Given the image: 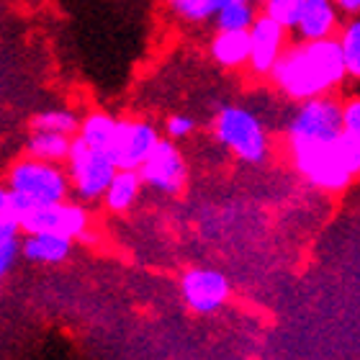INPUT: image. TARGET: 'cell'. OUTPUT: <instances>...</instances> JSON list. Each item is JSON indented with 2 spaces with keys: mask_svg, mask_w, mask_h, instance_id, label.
<instances>
[{
  "mask_svg": "<svg viewBox=\"0 0 360 360\" xmlns=\"http://www.w3.org/2000/svg\"><path fill=\"white\" fill-rule=\"evenodd\" d=\"M340 8L335 0H307L301 21L296 26L299 41H319V39H335L340 29Z\"/></svg>",
  "mask_w": 360,
  "mask_h": 360,
  "instance_id": "7c38bea8",
  "label": "cell"
},
{
  "mask_svg": "<svg viewBox=\"0 0 360 360\" xmlns=\"http://www.w3.org/2000/svg\"><path fill=\"white\" fill-rule=\"evenodd\" d=\"M34 209V203L26 198V195L15 193L11 188H3L0 191V221H11V224H23L26 214Z\"/></svg>",
  "mask_w": 360,
  "mask_h": 360,
  "instance_id": "cb8c5ba5",
  "label": "cell"
},
{
  "mask_svg": "<svg viewBox=\"0 0 360 360\" xmlns=\"http://www.w3.org/2000/svg\"><path fill=\"white\" fill-rule=\"evenodd\" d=\"M345 77L350 75L338 37L319 41H296L285 46L283 57L270 72L273 85L296 103L332 96V90L345 83Z\"/></svg>",
  "mask_w": 360,
  "mask_h": 360,
  "instance_id": "6da1fadb",
  "label": "cell"
},
{
  "mask_svg": "<svg viewBox=\"0 0 360 360\" xmlns=\"http://www.w3.org/2000/svg\"><path fill=\"white\" fill-rule=\"evenodd\" d=\"M90 217L83 203H49L34 206L23 219V234H60L68 240H88Z\"/></svg>",
  "mask_w": 360,
  "mask_h": 360,
  "instance_id": "52a82bcc",
  "label": "cell"
},
{
  "mask_svg": "<svg viewBox=\"0 0 360 360\" xmlns=\"http://www.w3.org/2000/svg\"><path fill=\"white\" fill-rule=\"evenodd\" d=\"M72 242L60 234H23L21 255L37 265H60L72 252Z\"/></svg>",
  "mask_w": 360,
  "mask_h": 360,
  "instance_id": "4fadbf2b",
  "label": "cell"
},
{
  "mask_svg": "<svg viewBox=\"0 0 360 360\" xmlns=\"http://www.w3.org/2000/svg\"><path fill=\"white\" fill-rule=\"evenodd\" d=\"M307 0H263V15L281 23L285 31H296Z\"/></svg>",
  "mask_w": 360,
  "mask_h": 360,
  "instance_id": "603a6c76",
  "label": "cell"
},
{
  "mask_svg": "<svg viewBox=\"0 0 360 360\" xmlns=\"http://www.w3.org/2000/svg\"><path fill=\"white\" fill-rule=\"evenodd\" d=\"M72 139L75 136L52 134V131H31V136L26 139V155L34 160H44V162L62 165V162L70 160Z\"/></svg>",
  "mask_w": 360,
  "mask_h": 360,
  "instance_id": "2e32d148",
  "label": "cell"
},
{
  "mask_svg": "<svg viewBox=\"0 0 360 360\" xmlns=\"http://www.w3.org/2000/svg\"><path fill=\"white\" fill-rule=\"evenodd\" d=\"M335 6H338L342 13L353 15V18L360 15V0H335Z\"/></svg>",
  "mask_w": 360,
  "mask_h": 360,
  "instance_id": "4316f807",
  "label": "cell"
},
{
  "mask_svg": "<svg viewBox=\"0 0 360 360\" xmlns=\"http://www.w3.org/2000/svg\"><path fill=\"white\" fill-rule=\"evenodd\" d=\"M193 129H195V121L191 119V116H186V113H173V116H167V121H165V134H167V139H173V142L191 136Z\"/></svg>",
  "mask_w": 360,
  "mask_h": 360,
  "instance_id": "d4e9b609",
  "label": "cell"
},
{
  "mask_svg": "<svg viewBox=\"0 0 360 360\" xmlns=\"http://www.w3.org/2000/svg\"><path fill=\"white\" fill-rule=\"evenodd\" d=\"M144 180L139 170H119L116 178L111 180V186L103 195V206L113 214H124L136 203L139 193H142Z\"/></svg>",
  "mask_w": 360,
  "mask_h": 360,
  "instance_id": "9a60e30c",
  "label": "cell"
},
{
  "mask_svg": "<svg viewBox=\"0 0 360 360\" xmlns=\"http://www.w3.org/2000/svg\"><path fill=\"white\" fill-rule=\"evenodd\" d=\"M250 52H252L250 31H219L211 41V57L226 70L250 65Z\"/></svg>",
  "mask_w": 360,
  "mask_h": 360,
  "instance_id": "5bb4252c",
  "label": "cell"
},
{
  "mask_svg": "<svg viewBox=\"0 0 360 360\" xmlns=\"http://www.w3.org/2000/svg\"><path fill=\"white\" fill-rule=\"evenodd\" d=\"M214 136L221 147L232 152L234 158L248 162V165H260L265 162L270 152L268 134H265L263 121L257 119L250 108L242 105H224L214 119Z\"/></svg>",
  "mask_w": 360,
  "mask_h": 360,
  "instance_id": "3957f363",
  "label": "cell"
},
{
  "mask_svg": "<svg viewBox=\"0 0 360 360\" xmlns=\"http://www.w3.org/2000/svg\"><path fill=\"white\" fill-rule=\"evenodd\" d=\"M160 131L155 124L139 119H119V129L111 142V160L119 170H139L160 144Z\"/></svg>",
  "mask_w": 360,
  "mask_h": 360,
  "instance_id": "ba28073f",
  "label": "cell"
},
{
  "mask_svg": "<svg viewBox=\"0 0 360 360\" xmlns=\"http://www.w3.org/2000/svg\"><path fill=\"white\" fill-rule=\"evenodd\" d=\"M291 160L296 173L327 193H340L360 175V139L342 134L332 142L293 147Z\"/></svg>",
  "mask_w": 360,
  "mask_h": 360,
  "instance_id": "7a4b0ae2",
  "label": "cell"
},
{
  "mask_svg": "<svg viewBox=\"0 0 360 360\" xmlns=\"http://www.w3.org/2000/svg\"><path fill=\"white\" fill-rule=\"evenodd\" d=\"M80 124L83 121L68 108H49V111H41L31 119V131H52V134L77 136Z\"/></svg>",
  "mask_w": 360,
  "mask_h": 360,
  "instance_id": "d6986e66",
  "label": "cell"
},
{
  "mask_svg": "<svg viewBox=\"0 0 360 360\" xmlns=\"http://www.w3.org/2000/svg\"><path fill=\"white\" fill-rule=\"evenodd\" d=\"M232 0H167V8L186 23H203L217 18Z\"/></svg>",
  "mask_w": 360,
  "mask_h": 360,
  "instance_id": "ac0fdd59",
  "label": "cell"
},
{
  "mask_svg": "<svg viewBox=\"0 0 360 360\" xmlns=\"http://www.w3.org/2000/svg\"><path fill=\"white\" fill-rule=\"evenodd\" d=\"M229 281L214 268H191L180 278V293L186 307L195 314H214L229 299Z\"/></svg>",
  "mask_w": 360,
  "mask_h": 360,
  "instance_id": "9c48e42d",
  "label": "cell"
},
{
  "mask_svg": "<svg viewBox=\"0 0 360 360\" xmlns=\"http://www.w3.org/2000/svg\"><path fill=\"white\" fill-rule=\"evenodd\" d=\"M340 134H342V103L332 96L311 98V101L299 103L285 129V139L291 150L332 142Z\"/></svg>",
  "mask_w": 360,
  "mask_h": 360,
  "instance_id": "5b68a950",
  "label": "cell"
},
{
  "mask_svg": "<svg viewBox=\"0 0 360 360\" xmlns=\"http://www.w3.org/2000/svg\"><path fill=\"white\" fill-rule=\"evenodd\" d=\"M342 131L360 139V96H353L342 103Z\"/></svg>",
  "mask_w": 360,
  "mask_h": 360,
  "instance_id": "484cf974",
  "label": "cell"
},
{
  "mask_svg": "<svg viewBox=\"0 0 360 360\" xmlns=\"http://www.w3.org/2000/svg\"><path fill=\"white\" fill-rule=\"evenodd\" d=\"M214 21H217V31H250L255 26L257 13L252 0H232Z\"/></svg>",
  "mask_w": 360,
  "mask_h": 360,
  "instance_id": "ffe728a7",
  "label": "cell"
},
{
  "mask_svg": "<svg viewBox=\"0 0 360 360\" xmlns=\"http://www.w3.org/2000/svg\"><path fill=\"white\" fill-rule=\"evenodd\" d=\"M139 175H142L144 186L155 188L160 193H180L183 186H186L188 170H186V160H183V152L178 150V144L173 139H160V144L155 147L147 162L139 167Z\"/></svg>",
  "mask_w": 360,
  "mask_h": 360,
  "instance_id": "30bf717a",
  "label": "cell"
},
{
  "mask_svg": "<svg viewBox=\"0 0 360 360\" xmlns=\"http://www.w3.org/2000/svg\"><path fill=\"white\" fill-rule=\"evenodd\" d=\"M65 165H68L70 183H72V193L85 203L103 201L111 180L119 173V167L108 152L93 150L80 136L72 139V152Z\"/></svg>",
  "mask_w": 360,
  "mask_h": 360,
  "instance_id": "8992f818",
  "label": "cell"
},
{
  "mask_svg": "<svg viewBox=\"0 0 360 360\" xmlns=\"http://www.w3.org/2000/svg\"><path fill=\"white\" fill-rule=\"evenodd\" d=\"M338 41H340V46H342V54H345L347 75L360 80V15L358 18H350V21L340 29Z\"/></svg>",
  "mask_w": 360,
  "mask_h": 360,
  "instance_id": "7402d4cb",
  "label": "cell"
},
{
  "mask_svg": "<svg viewBox=\"0 0 360 360\" xmlns=\"http://www.w3.org/2000/svg\"><path fill=\"white\" fill-rule=\"evenodd\" d=\"M250 41H252V52H250L248 68L257 77H270V72L276 70L278 60L285 52V29L260 13L255 26L250 29Z\"/></svg>",
  "mask_w": 360,
  "mask_h": 360,
  "instance_id": "8fae6325",
  "label": "cell"
},
{
  "mask_svg": "<svg viewBox=\"0 0 360 360\" xmlns=\"http://www.w3.org/2000/svg\"><path fill=\"white\" fill-rule=\"evenodd\" d=\"M116 129H119V119H113L111 113L90 111L83 119V124H80L77 136H80L88 147H93V150L108 152L111 150L113 136H116Z\"/></svg>",
  "mask_w": 360,
  "mask_h": 360,
  "instance_id": "e0dca14e",
  "label": "cell"
},
{
  "mask_svg": "<svg viewBox=\"0 0 360 360\" xmlns=\"http://www.w3.org/2000/svg\"><path fill=\"white\" fill-rule=\"evenodd\" d=\"M252 3H255V0H252Z\"/></svg>",
  "mask_w": 360,
  "mask_h": 360,
  "instance_id": "83f0119b",
  "label": "cell"
},
{
  "mask_svg": "<svg viewBox=\"0 0 360 360\" xmlns=\"http://www.w3.org/2000/svg\"><path fill=\"white\" fill-rule=\"evenodd\" d=\"M23 229L11 221H0V276L6 278L21 255Z\"/></svg>",
  "mask_w": 360,
  "mask_h": 360,
  "instance_id": "44dd1931",
  "label": "cell"
},
{
  "mask_svg": "<svg viewBox=\"0 0 360 360\" xmlns=\"http://www.w3.org/2000/svg\"><path fill=\"white\" fill-rule=\"evenodd\" d=\"M8 188L15 193L26 195L34 206H49V203L68 201L72 183H70L68 170L54 162L34 158H18L8 167Z\"/></svg>",
  "mask_w": 360,
  "mask_h": 360,
  "instance_id": "277c9868",
  "label": "cell"
}]
</instances>
